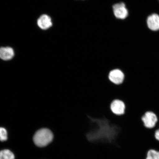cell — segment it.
Listing matches in <instances>:
<instances>
[{
	"label": "cell",
	"mask_w": 159,
	"mask_h": 159,
	"mask_svg": "<svg viewBox=\"0 0 159 159\" xmlns=\"http://www.w3.org/2000/svg\"><path fill=\"white\" fill-rule=\"evenodd\" d=\"M53 134L50 130L47 129H42L36 132L33 140L36 146L39 147L47 146L53 139Z\"/></svg>",
	"instance_id": "6da1fadb"
},
{
	"label": "cell",
	"mask_w": 159,
	"mask_h": 159,
	"mask_svg": "<svg viewBox=\"0 0 159 159\" xmlns=\"http://www.w3.org/2000/svg\"><path fill=\"white\" fill-rule=\"evenodd\" d=\"M108 78L111 83L115 85L122 84L125 79V75L120 70L116 69L112 70L109 73Z\"/></svg>",
	"instance_id": "7a4b0ae2"
},
{
	"label": "cell",
	"mask_w": 159,
	"mask_h": 159,
	"mask_svg": "<svg viewBox=\"0 0 159 159\" xmlns=\"http://www.w3.org/2000/svg\"><path fill=\"white\" fill-rule=\"evenodd\" d=\"M126 105L124 101L119 99H115L110 105V109L113 114L118 116L125 114Z\"/></svg>",
	"instance_id": "3957f363"
},
{
	"label": "cell",
	"mask_w": 159,
	"mask_h": 159,
	"mask_svg": "<svg viewBox=\"0 0 159 159\" xmlns=\"http://www.w3.org/2000/svg\"><path fill=\"white\" fill-rule=\"evenodd\" d=\"M142 119L145 126L149 129L153 128L158 121L157 115L154 112L150 111L145 113Z\"/></svg>",
	"instance_id": "277c9868"
},
{
	"label": "cell",
	"mask_w": 159,
	"mask_h": 159,
	"mask_svg": "<svg viewBox=\"0 0 159 159\" xmlns=\"http://www.w3.org/2000/svg\"><path fill=\"white\" fill-rule=\"evenodd\" d=\"M113 11L115 16L117 18L124 19L128 16V12L125 4L120 3L113 6Z\"/></svg>",
	"instance_id": "5b68a950"
},
{
	"label": "cell",
	"mask_w": 159,
	"mask_h": 159,
	"mask_svg": "<svg viewBox=\"0 0 159 159\" xmlns=\"http://www.w3.org/2000/svg\"><path fill=\"white\" fill-rule=\"evenodd\" d=\"M148 27L152 30L156 31L159 30V16L157 14L150 15L147 19Z\"/></svg>",
	"instance_id": "8992f818"
},
{
	"label": "cell",
	"mask_w": 159,
	"mask_h": 159,
	"mask_svg": "<svg viewBox=\"0 0 159 159\" xmlns=\"http://www.w3.org/2000/svg\"><path fill=\"white\" fill-rule=\"evenodd\" d=\"M37 25L40 28L43 30H47L52 25L51 17L46 15H41L37 20Z\"/></svg>",
	"instance_id": "52a82bcc"
},
{
	"label": "cell",
	"mask_w": 159,
	"mask_h": 159,
	"mask_svg": "<svg viewBox=\"0 0 159 159\" xmlns=\"http://www.w3.org/2000/svg\"><path fill=\"white\" fill-rule=\"evenodd\" d=\"M15 52L12 48L10 47L0 48V58L4 61H8L13 58Z\"/></svg>",
	"instance_id": "ba28073f"
},
{
	"label": "cell",
	"mask_w": 159,
	"mask_h": 159,
	"mask_svg": "<svg viewBox=\"0 0 159 159\" xmlns=\"http://www.w3.org/2000/svg\"><path fill=\"white\" fill-rule=\"evenodd\" d=\"M0 159H15V156L9 150H2L0 151Z\"/></svg>",
	"instance_id": "9c48e42d"
},
{
	"label": "cell",
	"mask_w": 159,
	"mask_h": 159,
	"mask_svg": "<svg viewBox=\"0 0 159 159\" xmlns=\"http://www.w3.org/2000/svg\"><path fill=\"white\" fill-rule=\"evenodd\" d=\"M146 159H159V152L154 150H149Z\"/></svg>",
	"instance_id": "30bf717a"
},
{
	"label": "cell",
	"mask_w": 159,
	"mask_h": 159,
	"mask_svg": "<svg viewBox=\"0 0 159 159\" xmlns=\"http://www.w3.org/2000/svg\"><path fill=\"white\" fill-rule=\"evenodd\" d=\"M7 130L3 128H0V141L3 142L7 140Z\"/></svg>",
	"instance_id": "8fae6325"
},
{
	"label": "cell",
	"mask_w": 159,
	"mask_h": 159,
	"mask_svg": "<svg viewBox=\"0 0 159 159\" xmlns=\"http://www.w3.org/2000/svg\"><path fill=\"white\" fill-rule=\"evenodd\" d=\"M155 137L157 140L159 141V129L155 132Z\"/></svg>",
	"instance_id": "7c38bea8"
}]
</instances>
